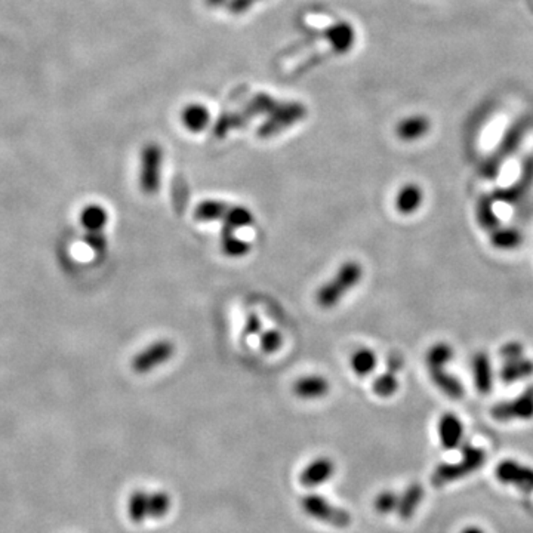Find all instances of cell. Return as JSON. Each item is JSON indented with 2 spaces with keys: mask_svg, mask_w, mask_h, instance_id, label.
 I'll return each mask as SVG.
<instances>
[{
  "mask_svg": "<svg viewBox=\"0 0 533 533\" xmlns=\"http://www.w3.org/2000/svg\"><path fill=\"white\" fill-rule=\"evenodd\" d=\"M363 277V267L357 261H347L338 268L335 276L323 283L316 292V302L325 310L333 309L335 305L360 283Z\"/></svg>",
  "mask_w": 533,
  "mask_h": 533,
  "instance_id": "6da1fadb",
  "label": "cell"
},
{
  "mask_svg": "<svg viewBox=\"0 0 533 533\" xmlns=\"http://www.w3.org/2000/svg\"><path fill=\"white\" fill-rule=\"evenodd\" d=\"M462 457L458 464H440L435 468L431 483L434 488H443L445 484L457 481L459 478H464L470 476L471 473L477 471L478 468L483 466L484 461H486V454L480 447H476L473 445H464L462 446Z\"/></svg>",
  "mask_w": 533,
  "mask_h": 533,
  "instance_id": "7a4b0ae2",
  "label": "cell"
},
{
  "mask_svg": "<svg viewBox=\"0 0 533 533\" xmlns=\"http://www.w3.org/2000/svg\"><path fill=\"white\" fill-rule=\"evenodd\" d=\"M161 165L164 150L157 142L144 145L139 156V187L144 195H157L161 184Z\"/></svg>",
  "mask_w": 533,
  "mask_h": 533,
  "instance_id": "3957f363",
  "label": "cell"
},
{
  "mask_svg": "<svg viewBox=\"0 0 533 533\" xmlns=\"http://www.w3.org/2000/svg\"><path fill=\"white\" fill-rule=\"evenodd\" d=\"M301 507L306 515L313 519L331 525L333 527H347L351 523V515L347 510L331 504L329 500L316 493L305 495L301 500Z\"/></svg>",
  "mask_w": 533,
  "mask_h": 533,
  "instance_id": "277c9868",
  "label": "cell"
},
{
  "mask_svg": "<svg viewBox=\"0 0 533 533\" xmlns=\"http://www.w3.org/2000/svg\"><path fill=\"white\" fill-rule=\"evenodd\" d=\"M526 132V123L519 122L514 123L505 137L500 141L498 150L481 165L480 173L484 178V180H493V178L498 175L500 166H503L507 157L512 156V153L517 150V147L520 145V141L523 139Z\"/></svg>",
  "mask_w": 533,
  "mask_h": 533,
  "instance_id": "5b68a950",
  "label": "cell"
},
{
  "mask_svg": "<svg viewBox=\"0 0 533 533\" xmlns=\"http://www.w3.org/2000/svg\"><path fill=\"white\" fill-rule=\"evenodd\" d=\"M305 108L301 104L290 103L283 105H276L270 113V119L264 122V125L258 131V135L261 138H271L283 132L289 126L295 125L305 116Z\"/></svg>",
  "mask_w": 533,
  "mask_h": 533,
  "instance_id": "8992f818",
  "label": "cell"
},
{
  "mask_svg": "<svg viewBox=\"0 0 533 533\" xmlns=\"http://www.w3.org/2000/svg\"><path fill=\"white\" fill-rule=\"evenodd\" d=\"M175 353V345L169 339H157L147 348L139 351L132 360V367L137 374H149L159 366L168 363Z\"/></svg>",
  "mask_w": 533,
  "mask_h": 533,
  "instance_id": "52a82bcc",
  "label": "cell"
},
{
  "mask_svg": "<svg viewBox=\"0 0 533 533\" xmlns=\"http://www.w3.org/2000/svg\"><path fill=\"white\" fill-rule=\"evenodd\" d=\"M491 415L499 423L514 421V419H522V421L533 419V385L527 386L519 397L498 403L492 408Z\"/></svg>",
  "mask_w": 533,
  "mask_h": 533,
  "instance_id": "ba28073f",
  "label": "cell"
},
{
  "mask_svg": "<svg viewBox=\"0 0 533 533\" xmlns=\"http://www.w3.org/2000/svg\"><path fill=\"white\" fill-rule=\"evenodd\" d=\"M495 477L503 484L522 492H533V468L515 459L500 461L495 468Z\"/></svg>",
  "mask_w": 533,
  "mask_h": 533,
  "instance_id": "9c48e42d",
  "label": "cell"
},
{
  "mask_svg": "<svg viewBox=\"0 0 533 533\" xmlns=\"http://www.w3.org/2000/svg\"><path fill=\"white\" fill-rule=\"evenodd\" d=\"M532 184H533V156L529 157L525 161L523 171H522V175H520L519 180H517L510 187L498 190L493 195V199H498V200L508 203V205L517 203L520 199H523L526 196V193L529 191Z\"/></svg>",
  "mask_w": 533,
  "mask_h": 533,
  "instance_id": "30bf717a",
  "label": "cell"
},
{
  "mask_svg": "<svg viewBox=\"0 0 533 533\" xmlns=\"http://www.w3.org/2000/svg\"><path fill=\"white\" fill-rule=\"evenodd\" d=\"M335 473V464L326 457H320L306 465L299 477V481L305 488H316L319 484L328 481Z\"/></svg>",
  "mask_w": 533,
  "mask_h": 533,
  "instance_id": "8fae6325",
  "label": "cell"
},
{
  "mask_svg": "<svg viewBox=\"0 0 533 533\" xmlns=\"http://www.w3.org/2000/svg\"><path fill=\"white\" fill-rule=\"evenodd\" d=\"M331 384L321 375H305L298 378L294 385L292 391L297 397L302 400H316L329 394Z\"/></svg>",
  "mask_w": 533,
  "mask_h": 533,
  "instance_id": "7c38bea8",
  "label": "cell"
},
{
  "mask_svg": "<svg viewBox=\"0 0 533 533\" xmlns=\"http://www.w3.org/2000/svg\"><path fill=\"white\" fill-rule=\"evenodd\" d=\"M440 443L446 450H452L461 445L464 437V424L455 413H445L437 424Z\"/></svg>",
  "mask_w": 533,
  "mask_h": 533,
  "instance_id": "4fadbf2b",
  "label": "cell"
},
{
  "mask_svg": "<svg viewBox=\"0 0 533 533\" xmlns=\"http://www.w3.org/2000/svg\"><path fill=\"white\" fill-rule=\"evenodd\" d=\"M471 367H473V377H474V384H476L477 391L483 396L489 394L492 391V385H493L492 363H491L489 355L486 353H477L471 360Z\"/></svg>",
  "mask_w": 533,
  "mask_h": 533,
  "instance_id": "5bb4252c",
  "label": "cell"
},
{
  "mask_svg": "<svg viewBox=\"0 0 533 533\" xmlns=\"http://www.w3.org/2000/svg\"><path fill=\"white\" fill-rule=\"evenodd\" d=\"M431 122L428 118L416 115L400 120L396 126V134L401 141H416L428 134Z\"/></svg>",
  "mask_w": 533,
  "mask_h": 533,
  "instance_id": "9a60e30c",
  "label": "cell"
},
{
  "mask_svg": "<svg viewBox=\"0 0 533 533\" xmlns=\"http://www.w3.org/2000/svg\"><path fill=\"white\" fill-rule=\"evenodd\" d=\"M424 200L423 188L418 184L409 183L403 185L396 196V207L401 215H412L421 207Z\"/></svg>",
  "mask_w": 533,
  "mask_h": 533,
  "instance_id": "2e32d148",
  "label": "cell"
},
{
  "mask_svg": "<svg viewBox=\"0 0 533 533\" xmlns=\"http://www.w3.org/2000/svg\"><path fill=\"white\" fill-rule=\"evenodd\" d=\"M423 499H424V488L419 483H412L411 486L399 498V507L396 512L399 514L400 519L403 520L412 519L418 507L421 505Z\"/></svg>",
  "mask_w": 533,
  "mask_h": 533,
  "instance_id": "e0dca14e",
  "label": "cell"
},
{
  "mask_svg": "<svg viewBox=\"0 0 533 533\" xmlns=\"http://www.w3.org/2000/svg\"><path fill=\"white\" fill-rule=\"evenodd\" d=\"M431 381L437 385V389H440L447 397L450 399H462L464 397V386L461 382L447 374L443 367H431L428 369Z\"/></svg>",
  "mask_w": 533,
  "mask_h": 533,
  "instance_id": "ac0fdd59",
  "label": "cell"
},
{
  "mask_svg": "<svg viewBox=\"0 0 533 533\" xmlns=\"http://www.w3.org/2000/svg\"><path fill=\"white\" fill-rule=\"evenodd\" d=\"M183 123L188 129V132L200 134L211 122V115L205 105L202 104H190L183 111Z\"/></svg>",
  "mask_w": 533,
  "mask_h": 533,
  "instance_id": "d6986e66",
  "label": "cell"
},
{
  "mask_svg": "<svg viewBox=\"0 0 533 533\" xmlns=\"http://www.w3.org/2000/svg\"><path fill=\"white\" fill-rule=\"evenodd\" d=\"M533 375V360L530 359H517L505 362L500 369V379L504 384H514L517 381L526 379Z\"/></svg>",
  "mask_w": 533,
  "mask_h": 533,
  "instance_id": "ffe728a7",
  "label": "cell"
},
{
  "mask_svg": "<svg viewBox=\"0 0 533 533\" xmlns=\"http://www.w3.org/2000/svg\"><path fill=\"white\" fill-rule=\"evenodd\" d=\"M231 205L224 200H203L195 209V218L200 222L222 221Z\"/></svg>",
  "mask_w": 533,
  "mask_h": 533,
  "instance_id": "44dd1931",
  "label": "cell"
},
{
  "mask_svg": "<svg viewBox=\"0 0 533 533\" xmlns=\"http://www.w3.org/2000/svg\"><path fill=\"white\" fill-rule=\"evenodd\" d=\"M149 495L150 492L135 491L127 499V515H129V519L137 525H141L147 519H150Z\"/></svg>",
  "mask_w": 533,
  "mask_h": 533,
  "instance_id": "7402d4cb",
  "label": "cell"
},
{
  "mask_svg": "<svg viewBox=\"0 0 533 533\" xmlns=\"http://www.w3.org/2000/svg\"><path fill=\"white\" fill-rule=\"evenodd\" d=\"M221 249L229 258H241L251 252V243L246 240L236 237L233 230L221 229Z\"/></svg>",
  "mask_w": 533,
  "mask_h": 533,
  "instance_id": "603a6c76",
  "label": "cell"
},
{
  "mask_svg": "<svg viewBox=\"0 0 533 533\" xmlns=\"http://www.w3.org/2000/svg\"><path fill=\"white\" fill-rule=\"evenodd\" d=\"M255 222V217L252 214L251 209L245 206H230V209L225 214L222 219V229H229V230H239V229H245L251 227V225Z\"/></svg>",
  "mask_w": 533,
  "mask_h": 533,
  "instance_id": "cb8c5ba5",
  "label": "cell"
},
{
  "mask_svg": "<svg viewBox=\"0 0 533 533\" xmlns=\"http://www.w3.org/2000/svg\"><path fill=\"white\" fill-rule=\"evenodd\" d=\"M377 354L370 348H359L354 351L351 355V369L355 375L359 377H367L375 370L377 367Z\"/></svg>",
  "mask_w": 533,
  "mask_h": 533,
  "instance_id": "d4e9b609",
  "label": "cell"
},
{
  "mask_svg": "<svg viewBox=\"0 0 533 533\" xmlns=\"http://www.w3.org/2000/svg\"><path fill=\"white\" fill-rule=\"evenodd\" d=\"M522 234L519 230L507 227V229H500L498 227L496 230L492 231L491 236V243L500 251H512L517 246L522 243Z\"/></svg>",
  "mask_w": 533,
  "mask_h": 533,
  "instance_id": "484cf974",
  "label": "cell"
},
{
  "mask_svg": "<svg viewBox=\"0 0 533 533\" xmlns=\"http://www.w3.org/2000/svg\"><path fill=\"white\" fill-rule=\"evenodd\" d=\"M477 219L483 230L493 231L499 227V218L493 211V200L488 196H481L477 202Z\"/></svg>",
  "mask_w": 533,
  "mask_h": 533,
  "instance_id": "4316f807",
  "label": "cell"
},
{
  "mask_svg": "<svg viewBox=\"0 0 533 533\" xmlns=\"http://www.w3.org/2000/svg\"><path fill=\"white\" fill-rule=\"evenodd\" d=\"M372 390L381 399H389L394 396L399 390V381L396 372H393V370H386V372L377 377L372 384Z\"/></svg>",
  "mask_w": 533,
  "mask_h": 533,
  "instance_id": "83f0119b",
  "label": "cell"
},
{
  "mask_svg": "<svg viewBox=\"0 0 533 533\" xmlns=\"http://www.w3.org/2000/svg\"><path fill=\"white\" fill-rule=\"evenodd\" d=\"M452 359H454V348H452L446 343L434 344L428 350L427 357H425L428 369H431V367H445V365L449 363Z\"/></svg>",
  "mask_w": 533,
  "mask_h": 533,
  "instance_id": "f1b7e54d",
  "label": "cell"
},
{
  "mask_svg": "<svg viewBox=\"0 0 533 533\" xmlns=\"http://www.w3.org/2000/svg\"><path fill=\"white\" fill-rule=\"evenodd\" d=\"M172 505V499L166 492H151L149 495V514L150 519H161L165 517Z\"/></svg>",
  "mask_w": 533,
  "mask_h": 533,
  "instance_id": "f546056e",
  "label": "cell"
},
{
  "mask_svg": "<svg viewBox=\"0 0 533 533\" xmlns=\"http://www.w3.org/2000/svg\"><path fill=\"white\" fill-rule=\"evenodd\" d=\"M107 212L100 206H89L82 215V222L91 231H100L107 222Z\"/></svg>",
  "mask_w": 533,
  "mask_h": 533,
  "instance_id": "4dcf8cb0",
  "label": "cell"
},
{
  "mask_svg": "<svg viewBox=\"0 0 533 533\" xmlns=\"http://www.w3.org/2000/svg\"><path fill=\"white\" fill-rule=\"evenodd\" d=\"M399 495L393 491H384L377 495L374 500V508L377 512L385 515L397 511L399 507Z\"/></svg>",
  "mask_w": 533,
  "mask_h": 533,
  "instance_id": "1f68e13d",
  "label": "cell"
},
{
  "mask_svg": "<svg viewBox=\"0 0 533 533\" xmlns=\"http://www.w3.org/2000/svg\"><path fill=\"white\" fill-rule=\"evenodd\" d=\"M283 345V336L279 331L270 329L265 332H261L260 335V347L265 354H273L282 348Z\"/></svg>",
  "mask_w": 533,
  "mask_h": 533,
  "instance_id": "d6a6232c",
  "label": "cell"
},
{
  "mask_svg": "<svg viewBox=\"0 0 533 533\" xmlns=\"http://www.w3.org/2000/svg\"><path fill=\"white\" fill-rule=\"evenodd\" d=\"M523 345L520 343H515V341H511V343H507L504 344L503 347H500L499 350V354L500 357H503L505 362H511V360H517V359H522L523 357Z\"/></svg>",
  "mask_w": 533,
  "mask_h": 533,
  "instance_id": "836d02e7",
  "label": "cell"
},
{
  "mask_svg": "<svg viewBox=\"0 0 533 533\" xmlns=\"http://www.w3.org/2000/svg\"><path fill=\"white\" fill-rule=\"evenodd\" d=\"M263 331V321L258 317L256 313H249L245 321V335L246 336H255L261 335Z\"/></svg>",
  "mask_w": 533,
  "mask_h": 533,
  "instance_id": "e575fe53",
  "label": "cell"
},
{
  "mask_svg": "<svg viewBox=\"0 0 533 533\" xmlns=\"http://www.w3.org/2000/svg\"><path fill=\"white\" fill-rule=\"evenodd\" d=\"M461 533H484V530L480 529V527H477V526H468Z\"/></svg>",
  "mask_w": 533,
  "mask_h": 533,
  "instance_id": "d590c367",
  "label": "cell"
}]
</instances>
